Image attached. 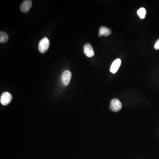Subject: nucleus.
Masks as SVG:
<instances>
[{
	"mask_svg": "<svg viewBox=\"0 0 159 159\" xmlns=\"http://www.w3.org/2000/svg\"><path fill=\"white\" fill-rule=\"evenodd\" d=\"M98 35H99V37H101V36H102V35L101 34V33H100V32H99V34H98Z\"/></svg>",
	"mask_w": 159,
	"mask_h": 159,
	"instance_id": "nucleus-12",
	"label": "nucleus"
},
{
	"mask_svg": "<svg viewBox=\"0 0 159 159\" xmlns=\"http://www.w3.org/2000/svg\"><path fill=\"white\" fill-rule=\"evenodd\" d=\"M138 15L139 16L141 19H143L146 17V9L144 8H141L139 9L137 12Z\"/></svg>",
	"mask_w": 159,
	"mask_h": 159,
	"instance_id": "nucleus-10",
	"label": "nucleus"
},
{
	"mask_svg": "<svg viewBox=\"0 0 159 159\" xmlns=\"http://www.w3.org/2000/svg\"><path fill=\"white\" fill-rule=\"evenodd\" d=\"M121 107H122V105L119 99H112L110 102V109L114 112L119 111L121 109Z\"/></svg>",
	"mask_w": 159,
	"mask_h": 159,
	"instance_id": "nucleus-3",
	"label": "nucleus"
},
{
	"mask_svg": "<svg viewBox=\"0 0 159 159\" xmlns=\"http://www.w3.org/2000/svg\"><path fill=\"white\" fill-rule=\"evenodd\" d=\"M32 5V1H30V0L24 1L21 4V7H20L21 11L23 13L27 12L31 9Z\"/></svg>",
	"mask_w": 159,
	"mask_h": 159,
	"instance_id": "nucleus-6",
	"label": "nucleus"
},
{
	"mask_svg": "<svg viewBox=\"0 0 159 159\" xmlns=\"http://www.w3.org/2000/svg\"><path fill=\"white\" fill-rule=\"evenodd\" d=\"M154 48L156 50H159V39L157 40L156 43H155V45H154Z\"/></svg>",
	"mask_w": 159,
	"mask_h": 159,
	"instance_id": "nucleus-11",
	"label": "nucleus"
},
{
	"mask_svg": "<svg viewBox=\"0 0 159 159\" xmlns=\"http://www.w3.org/2000/svg\"><path fill=\"white\" fill-rule=\"evenodd\" d=\"M9 40V36L6 33L4 32H0V43H4Z\"/></svg>",
	"mask_w": 159,
	"mask_h": 159,
	"instance_id": "nucleus-9",
	"label": "nucleus"
},
{
	"mask_svg": "<svg viewBox=\"0 0 159 159\" xmlns=\"http://www.w3.org/2000/svg\"><path fill=\"white\" fill-rule=\"evenodd\" d=\"M84 53L88 57H91L94 55L93 47L90 44L87 43L84 46Z\"/></svg>",
	"mask_w": 159,
	"mask_h": 159,
	"instance_id": "nucleus-5",
	"label": "nucleus"
},
{
	"mask_svg": "<svg viewBox=\"0 0 159 159\" xmlns=\"http://www.w3.org/2000/svg\"><path fill=\"white\" fill-rule=\"evenodd\" d=\"M99 32L105 36H107L110 35L111 33V31L110 28L105 26H101L99 29Z\"/></svg>",
	"mask_w": 159,
	"mask_h": 159,
	"instance_id": "nucleus-8",
	"label": "nucleus"
},
{
	"mask_svg": "<svg viewBox=\"0 0 159 159\" xmlns=\"http://www.w3.org/2000/svg\"><path fill=\"white\" fill-rule=\"evenodd\" d=\"M12 99V96L8 92L3 93L1 96V103L4 106L9 105Z\"/></svg>",
	"mask_w": 159,
	"mask_h": 159,
	"instance_id": "nucleus-2",
	"label": "nucleus"
},
{
	"mask_svg": "<svg viewBox=\"0 0 159 159\" xmlns=\"http://www.w3.org/2000/svg\"><path fill=\"white\" fill-rule=\"evenodd\" d=\"M50 41L47 37H44L40 40L39 44V50L40 52L45 53L49 49Z\"/></svg>",
	"mask_w": 159,
	"mask_h": 159,
	"instance_id": "nucleus-1",
	"label": "nucleus"
},
{
	"mask_svg": "<svg viewBox=\"0 0 159 159\" xmlns=\"http://www.w3.org/2000/svg\"><path fill=\"white\" fill-rule=\"evenodd\" d=\"M72 77V74L68 70L64 71L62 75V80L64 85L67 86L69 84Z\"/></svg>",
	"mask_w": 159,
	"mask_h": 159,
	"instance_id": "nucleus-4",
	"label": "nucleus"
},
{
	"mask_svg": "<svg viewBox=\"0 0 159 159\" xmlns=\"http://www.w3.org/2000/svg\"><path fill=\"white\" fill-rule=\"evenodd\" d=\"M121 60L118 58L114 61L110 68V72L112 74H116L120 66Z\"/></svg>",
	"mask_w": 159,
	"mask_h": 159,
	"instance_id": "nucleus-7",
	"label": "nucleus"
}]
</instances>
